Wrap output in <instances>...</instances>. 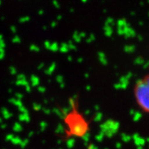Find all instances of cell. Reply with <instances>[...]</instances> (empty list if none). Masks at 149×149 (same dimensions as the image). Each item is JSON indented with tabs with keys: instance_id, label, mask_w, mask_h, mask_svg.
<instances>
[{
	"instance_id": "obj_1",
	"label": "cell",
	"mask_w": 149,
	"mask_h": 149,
	"mask_svg": "<svg viewBox=\"0 0 149 149\" xmlns=\"http://www.w3.org/2000/svg\"><path fill=\"white\" fill-rule=\"evenodd\" d=\"M70 109L63 118L65 139H83L91 131V122L79 110L78 99H71Z\"/></svg>"
},
{
	"instance_id": "obj_2",
	"label": "cell",
	"mask_w": 149,
	"mask_h": 149,
	"mask_svg": "<svg viewBox=\"0 0 149 149\" xmlns=\"http://www.w3.org/2000/svg\"><path fill=\"white\" fill-rule=\"evenodd\" d=\"M133 93L135 102L140 110L149 113V74L135 82Z\"/></svg>"
}]
</instances>
